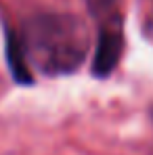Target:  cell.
Here are the masks:
<instances>
[{
    "mask_svg": "<svg viewBox=\"0 0 153 155\" xmlns=\"http://www.w3.org/2000/svg\"><path fill=\"white\" fill-rule=\"evenodd\" d=\"M88 48V29L74 15H38L25 21L21 31L23 57L46 76L74 74Z\"/></svg>",
    "mask_w": 153,
    "mask_h": 155,
    "instance_id": "6da1fadb",
    "label": "cell"
},
{
    "mask_svg": "<svg viewBox=\"0 0 153 155\" xmlns=\"http://www.w3.org/2000/svg\"><path fill=\"white\" fill-rule=\"evenodd\" d=\"M122 52V31L120 27H105L99 36L97 54L92 61L95 76H109L111 69L118 65Z\"/></svg>",
    "mask_w": 153,
    "mask_h": 155,
    "instance_id": "7a4b0ae2",
    "label": "cell"
}]
</instances>
